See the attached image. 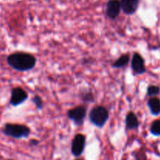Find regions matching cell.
Segmentation results:
<instances>
[{
	"mask_svg": "<svg viewBox=\"0 0 160 160\" xmlns=\"http://www.w3.org/2000/svg\"><path fill=\"white\" fill-rule=\"evenodd\" d=\"M7 63L17 71H28L35 67L36 58L32 54L17 52L8 56Z\"/></svg>",
	"mask_w": 160,
	"mask_h": 160,
	"instance_id": "6da1fadb",
	"label": "cell"
},
{
	"mask_svg": "<svg viewBox=\"0 0 160 160\" xmlns=\"http://www.w3.org/2000/svg\"><path fill=\"white\" fill-rule=\"evenodd\" d=\"M2 131L5 135L16 139L28 138L31 134V130L28 126L20 123H6Z\"/></svg>",
	"mask_w": 160,
	"mask_h": 160,
	"instance_id": "7a4b0ae2",
	"label": "cell"
},
{
	"mask_svg": "<svg viewBox=\"0 0 160 160\" xmlns=\"http://www.w3.org/2000/svg\"><path fill=\"white\" fill-rule=\"evenodd\" d=\"M109 117V114L108 109L102 106H95L89 112V120L91 123L99 128H103L106 125Z\"/></svg>",
	"mask_w": 160,
	"mask_h": 160,
	"instance_id": "3957f363",
	"label": "cell"
},
{
	"mask_svg": "<svg viewBox=\"0 0 160 160\" xmlns=\"http://www.w3.org/2000/svg\"><path fill=\"white\" fill-rule=\"evenodd\" d=\"M87 114V109L85 106H77L70 109L67 112V117L73 121L77 126H82Z\"/></svg>",
	"mask_w": 160,
	"mask_h": 160,
	"instance_id": "277c9868",
	"label": "cell"
},
{
	"mask_svg": "<svg viewBox=\"0 0 160 160\" xmlns=\"http://www.w3.org/2000/svg\"><path fill=\"white\" fill-rule=\"evenodd\" d=\"M28 98V95L26 91L23 90L22 88H14L11 91L10 100L9 104L12 106H17L19 105L24 102Z\"/></svg>",
	"mask_w": 160,
	"mask_h": 160,
	"instance_id": "5b68a950",
	"label": "cell"
},
{
	"mask_svg": "<svg viewBox=\"0 0 160 160\" xmlns=\"http://www.w3.org/2000/svg\"><path fill=\"white\" fill-rule=\"evenodd\" d=\"M86 138L84 134H78L74 136L71 145L72 154L74 156H79L84 152L85 148Z\"/></svg>",
	"mask_w": 160,
	"mask_h": 160,
	"instance_id": "8992f818",
	"label": "cell"
},
{
	"mask_svg": "<svg viewBox=\"0 0 160 160\" xmlns=\"http://www.w3.org/2000/svg\"><path fill=\"white\" fill-rule=\"evenodd\" d=\"M121 10V4L120 0H109L106 3V13L111 20H115L120 15Z\"/></svg>",
	"mask_w": 160,
	"mask_h": 160,
	"instance_id": "52a82bcc",
	"label": "cell"
},
{
	"mask_svg": "<svg viewBox=\"0 0 160 160\" xmlns=\"http://www.w3.org/2000/svg\"><path fill=\"white\" fill-rule=\"evenodd\" d=\"M131 68L136 74H143L146 72L145 59L139 53L135 52L133 55L131 60Z\"/></svg>",
	"mask_w": 160,
	"mask_h": 160,
	"instance_id": "ba28073f",
	"label": "cell"
},
{
	"mask_svg": "<svg viewBox=\"0 0 160 160\" xmlns=\"http://www.w3.org/2000/svg\"><path fill=\"white\" fill-rule=\"evenodd\" d=\"M121 10L127 15H132L137 11L139 0H120Z\"/></svg>",
	"mask_w": 160,
	"mask_h": 160,
	"instance_id": "9c48e42d",
	"label": "cell"
},
{
	"mask_svg": "<svg viewBox=\"0 0 160 160\" xmlns=\"http://www.w3.org/2000/svg\"><path fill=\"white\" fill-rule=\"evenodd\" d=\"M125 123H126V128L128 131L131 130H137L139 128V120L135 113L133 112H128L125 119Z\"/></svg>",
	"mask_w": 160,
	"mask_h": 160,
	"instance_id": "30bf717a",
	"label": "cell"
},
{
	"mask_svg": "<svg viewBox=\"0 0 160 160\" xmlns=\"http://www.w3.org/2000/svg\"><path fill=\"white\" fill-rule=\"evenodd\" d=\"M148 106L152 115L158 116L160 114V99L152 97L148 101Z\"/></svg>",
	"mask_w": 160,
	"mask_h": 160,
	"instance_id": "8fae6325",
	"label": "cell"
},
{
	"mask_svg": "<svg viewBox=\"0 0 160 160\" xmlns=\"http://www.w3.org/2000/svg\"><path fill=\"white\" fill-rule=\"evenodd\" d=\"M129 61L130 56L128 54H123L112 63V66L114 68H121L128 65L129 63Z\"/></svg>",
	"mask_w": 160,
	"mask_h": 160,
	"instance_id": "7c38bea8",
	"label": "cell"
},
{
	"mask_svg": "<svg viewBox=\"0 0 160 160\" xmlns=\"http://www.w3.org/2000/svg\"><path fill=\"white\" fill-rule=\"evenodd\" d=\"M150 132L154 136H160V120H156L150 126Z\"/></svg>",
	"mask_w": 160,
	"mask_h": 160,
	"instance_id": "4fadbf2b",
	"label": "cell"
},
{
	"mask_svg": "<svg viewBox=\"0 0 160 160\" xmlns=\"http://www.w3.org/2000/svg\"><path fill=\"white\" fill-rule=\"evenodd\" d=\"M160 92V88L156 85H149L147 88V95L150 97L158 95Z\"/></svg>",
	"mask_w": 160,
	"mask_h": 160,
	"instance_id": "5bb4252c",
	"label": "cell"
},
{
	"mask_svg": "<svg viewBox=\"0 0 160 160\" xmlns=\"http://www.w3.org/2000/svg\"><path fill=\"white\" fill-rule=\"evenodd\" d=\"M32 102L37 109H42L43 108V101H42V98L38 95H34V98H32Z\"/></svg>",
	"mask_w": 160,
	"mask_h": 160,
	"instance_id": "9a60e30c",
	"label": "cell"
},
{
	"mask_svg": "<svg viewBox=\"0 0 160 160\" xmlns=\"http://www.w3.org/2000/svg\"><path fill=\"white\" fill-rule=\"evenodd\" d=\"M82 100L85 102H92L94 101V95L91 92H86L82 95Z\"/></svg>",
	"mask_w": 160,
	"mask_h": 160,
	"instance_id": "2e32d148",
	"label": "cell"
},
{
	"mask_svg": "<svg viewBox=\"0 0 160 160\" xmlns=\"http://www.w3.org/2000/svg\"><path fill=\"white\" fill-rule=\"evenodd\" d=\"M31 145H38V141H37V140H31Z\"/></svg>",
	"mask_w": 160,
	"mask_h": 160,
	"instance_id": "e0dca14e",
	"label": "cell"
},
{
	"mask_svg": "<svg viewBox=\"0 0 160 160\" xmlns=\"http://www.w3.org/2000/svg\"><path fill=\"white\" fill-rule=\"evenodd\" d=\"M77 160H81V159H77Z\"/></svg>",
	"mask_w": 160,
	"mask_h": 160,
	"instance_id": "ac0fdd59",
	"label": "cell"
}]
</instances>
